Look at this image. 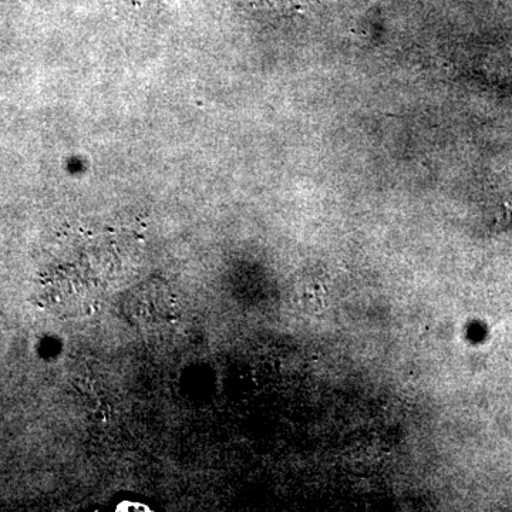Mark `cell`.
I'll list each match as a JSON object with an SVG mask.
<instances>
[{
    "label": "cell",
    "mask_w": 512,
    "mask_h": 512,
    "mask_svg": "<svg viewBox=\"0 0 512 512\" xmlns=\"http://www.w3.org/2000/svg\"><path fill=\"white\" fill-rule=\"evenodd\" d=\"M53 274V303L67 316L90 315L126 284L138 264L136 238L116 228L76 231Z\"/></svg>",
    "instance_id": "1"
},
{
    "label": "cell",
    "mask_w": 512,
    "mask_h": 512,
    "mask_svg": "<svg viewBox=\"0 0 512 512\" xmlns=\"http://www.w3.org/2000/svg\"><path fill=\"white\" fill-rule=\"evenodd\" d=\"M168 289L160 288L156 285H144L138 288L136 292L131 293L130 301V315L134 319L143 320V322H153V320H161L168 316L171 311V299L167 301H158L168 295Z\"/></svg>",
    "instance_id": "2"
}]
</instances>
